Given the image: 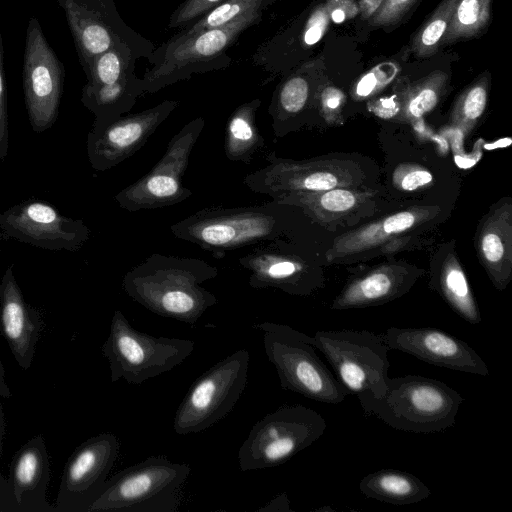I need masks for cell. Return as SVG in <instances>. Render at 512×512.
Listing matches in <instances>:
<instances>
[{"mask_svg":"<svg viewBox=\"0 0 512 512\" xmlns=\"http://www.w3.org/2000/svg\"><path fill=\"white\" fill-rule=\"evenodd\" d=\"M120 451L118 437L97 434L80 444L68 458L55 501V512H87L101 492Z\"/></svg>","mask_w":512,"mask_h":512,"instance_id":"15","label":"cell"},{"mask_svg":"<svg viewBox=\"0 0 512 512\" xmlns=\"http://www.w3.org/2000/svg\"><path fill=\"white\" fill-rule=\"evenodd\" d=\"M343 98L341 91L333 87L325 89L322 93L323 106L331 110L338 108Z\"/></svg>","mask_w":512,"mask_h":512,"instance_id":"43","label":"cell"},{"mask_svg":"<svg viewBox=\"0 0 512 512\" xmlns=\"http://www.w3.org/2000/svg\"><path fill=\"white\" fill-rule=\"evenodd\" d=\"M276 0H226L174 36L185 37L198 31L224 26L241 16L265 10Z\"/></svg>","mask_w":512,"mask_h":512,"instance_id":"30","label":"cell"},{"mask_svg":"<svg viewBox=\"0 0 512 512\" xmlns=\"http://www.w3.org/2000/svg\"><path fill=\"white\" fill-rule=\"evenodd\" d=\"M2 238V231H1V226H0V240Z\"/></svg>","mask_w":512,"mask_h":512,"instance_id":"48","label":"cell"},{"mask_svg":"<svg viewBox=\"0 0 512 512\" xmlns=\"http://www.w3.org/2000/svg\"><path fill=\"white\" fill-rule=\"evenodd\" d=\"M396 104L392 98H386L380 100L379 104L377 105V111L379 114L387 115V114H394L396 112Z\"/></svg>","mask_w":512,"mask_h":512,"instance_id":"45","label":"cell"},{"mask_svg":"<svg viewBox=\"0 0 512 512\" xmlns=\"http://www.w3.org/2000/svg\"><path fill=\"white\" fill-rule=\"evenodd\" d=\"M463 397L448 384L421 375L388 378L380 398H360L366 415L412 433H437L453 427Z\"/></svg>","mask_w":512,"mask_h":512,"instance_id":"3","label":"cell"},{"mask_svg":"<svg viewBox=\"0 0 512 512\" xmlns=\"http://www.w3.org/2000/svg\"><path fill=\"white\" fill-rule=\"evenodd\" d=\"M0 396L3 398L11 397V390L5 379V370L0 358Z\"/></svg>","mask_w":512,"mask_h":512,"instance_id":"46","label":"cell"},{"mask_svg":"<svg viewBox=\"0 0 512 512\" xmlns=\"http://www.w3.org/2000/svg\"><path fill=\"white\" fill-rule=\"evenodd\" d=\"M326 8H333L329 16L335 23H342L348 17H354L358 12L353 0H329Z\"/></svg>","mask_w":512,"mask_h":512,"instance_id":"39","label":"cell"},{"mask_svg":"<svg viewBox=\"0 0 512 512\" xmlns=\"http://www.w3.org/2000/svg\"><path fill=\"white\" fill-rule=\"evenodd\" d=\"M396 74V67L382 63L365 74L356 86V93L361 97L371 94L377 87L387 83Z\"/></svg>","mask_w":512,"mask_h":512,"instance_id":"38","label":"cell"},{"mask_svg":"<svg viewBox=\"0 0 512 512\" xmlns=\"http://www.w3.org/2000/svg\"><path fill=\"white\" fill-rule=\"evenodd\" d=\"M389 349L412 355L438 367L488 376L489 369L480 355L466 342L431 327H390L381 334Z\"/></svg>","mask_w":512,"mask_h":512,"instance_id":"18","label":"cell"},{"mask_svg":"<svg viewBox=\"0 0 512 512\" xmlns=\"http://www.w3.org/2000/svg\"><path fill=\"white\" fill-rule=\"evenodd\" d=\"M142 94L141 78L133 69L112 83H86L82 88L81 102L93 113L92 126L95 127L128 113Z\"/></svg>","mask_w":512,"mask_h":512,"instance_id":"23","label":"cell"},{"mask_svg":"<svg viewBox=\"0 0 512 512\" xmlns=\"http://www.w3.org/2000/svg\"><path fill=\"white\" fill-rule=\"evenodd\" d=\"M446 81V74L439 71L421 81L408 97L406 104L408 114L419 118L431 111L436 106Z\"/></svg>","mask_w":512,"mask_h":512,"instance_id":"32","label":"cell"},{"mask_svg":"<svg viewBox=\"0 0 512 512\" xmlns=\"http://www.w3.org/2000/svg\"><path fill=\"white\" fill-rule=\"evenodd\" d=\"M329 17V13L324 4H321L312 10L299 35V42L303 49L310 47L321 40L327 30Z\"/></svg>","mask_w":512,"mask_h":512,"instance_id":"35","label":"cell"},{"mask_svg":"<svg viewBox=\"0 0 512 512\" xmlns=\"http://www.w3.org/2000/svg\"><path fill=\"white\" fill-rule=\"evenodd\" d=\"M312 338L348 394L358 399L383 395L389 378V348L381 334L367 330H319Z\"/></svg>","mask_w":512,"mask_h":512,"instance_id":"8","label":"cell"},{"mask_svg":"<svg viewBox=\"0 0 512 512\" xmlns=\"http://www.w3.org/2000/svg\"><path fill=\"white\" fill-rule=\"evenodd\" d=\"M425 211L409 210L390 215L340 238L333 249L336 257L364 252L387 239L412 229L423 218Z\"/></svg>","mask_w":512,"mask_h":512,"instance_id":"26","label":"cell"},{"mask_svg":"<svg viewBox=\"0 0 512 512\" xmlns=\"http://www.w3.org/2000/svg\"><path fill=\"white\" fill-rule=\"evenodd\" d=\"M325 419L303 405H284L266 414L251 428L238 452L243 472L281 465L317 441Z\"/></svg>","mask_w":512,"mask_h":512,"instance_id":"9","label":"cell"},{"mask_svg":"<svg viewBox=\"0 0 512 512\" xmlns=\"http://www.w3.org/2000/svg\"><path fill=\"white\" fill-rule=\"evenodd\" d=\"M263 10L249 12L217 28L185 37L172 36L147 57L152 64L141 77L143 93H155L193 74L225 69L231 64L227 50L248 28L258 24Z\"/></svg>","mask_w":512,"mask_h":512,"instance_id":"4","label":"cell"},{"mask_svg":"<svg viewBox=\"0 0 512 512\" xmlns=\"http://www.w3.org/2000/svg\"><path fill=\"white\" fill-rule=\"evenodd\" d=\"M310 86L301 71L286 77L275 89L268 112L272 117L274 134L278 137L288 132L293 121L307 106Z\"/></svg>","mask_w":512,"mask_h":512,"instance_id":"27","label":"cell"},{"mask_svg":"<svg viewBox=\"0 0 512 512\" xmlns=\"http://www.w3.org/2000/svg\"><path fill=\"white\" fill-rule=\"evenodd\" d=\"M218 273L216 266L202 259L153 253L126 272L122 288L149 311L193 325L217 303L201 284Z\"/></svg>","mask_w":512,"mask_h":512,"instance_id":"1","label":"cell"},{"mask_svg":"<svg viewBox=\"0 0 512 512\" xmlns=\"http://www.w3.org/2000/svg\"><path fill=\"white\" fill-rule=\"evenodd\" d=\"M434 288L463 320L479 324L481 315L466 276L457 262L444 264L433 282Z\"/></svg>","mask_w":512,"mask_h":512,"instance_id":"28","label":"cell"},{"mask_svg":"<svg viewBox=\"0 0 512 512\" xmlns=\"http://www.w3.org/2000/svg\"><path fill=\"white\" fill-rule=\"evenodd\" d=\"M415 280L407 270L383 267L350 281L334 299L332 310L364 308L387 303L406 293Z\"/></svg>","mask_w":512,"mask_h":512,"instance_id":"22","label":"cell"},{"mask_svg":"<svg viewBox=\"0 0 512 512\" xmlns=\"http://www.w3.org/2000/svg\"><path fill=\"white\" fill-rule=\"evenodd\" d=\"M249 360V352L240 349L203 373L178 406L173 420L175 433H200L228 415L244 393Z\"/></svg>","mask_w":512,"mask_h":512,"instance_id":"10","label":"cell"},{"mask_svg":"<svg viewBox=\"0 0 512 512\" xmlns=\"http://www.w3.org/2000/svg\"><path fill=\"white\" fill-rule=\"evenodd\" d=\"M486 104V81H479L462 96L458 105V113L465 121L474 122L483 114Z\"/></svg>","mask_w":512,"mask_h":512,"instance_id":"34","label":"cell"},{"mask_svg":"<svg viewBox=\"0 0 512 512\" xmlns=\"http://www.w3.org/2000/svg\"><path fill=\"white\" fill-rule=\"evenodd\" d=\"M226 0H184L170 15L168 28L184 29Z\"/></svg>","mask_w":512,"mask_h":512,"instance_id":"33","label":"cell"},{"mask_svg":"<svg viewBox=\"0 0 512 512\" xmlns=\"http://www.w3.org/2000/svg\"><path fill=\"white\" fill-rule=\"evenodd\" d=\"M178 105L177 100H164L141 112L122 115L103 125L92 126L86 143L91 167L104 172L131 157Z\"/></svg>","mask_w":512,"mask_h":512,"instance_id":"16","label":"cell"},{"mask_svg":"<svg viewBox=\"0 0 512 512\" xmlns=\"http://www.w3.org/2000/svg\"><path fill=\"white\" fill-rule=\"evenodd\" d=\"M432 181V175L426 170H414L407 173L401 180L404 190L412 191Z\"/></svg>","mask_w":512,"mask_h":512,"instance_id":"40","label":"cell"},{"mask_svg":"<svg viewBox=\"0 0 512 512\" xmlns=\"http://www.w3.org/2000/svg\"><path fill=\"white\" fill-rule=\"evenodd\" d=\"M293 208L275 200L244 207H208L174 223L170 231L177 239L221 258L244 247L281 242L292 229Z\"/></svg>","mask_w":512,"mask_h":512,"instance_id":"2","label":"cell"},{"mask_svg":"<svg viewBox=\"0 0 512 512\" xmlns=\"http://www.w3.org/2000/svg\"><path fill=\"white\" fill-rule=\"evenodd\" d=\"M44 327L38 309L28 304L13 273L6 268L0 282V330L21 369L31 367Z\"/></svg>","mask_w":512,"mask_h":512,"instance_id":"19","label":"cell"},{"mask_svg":"<svg viewBox=\"0 0 512 512\" xmlns=\"http://www.w3.org/2000/svg\"><path fill=\"white\" fill-rule=\"evenodd\" d=\"M456 0H444L413 40L412 49L416 56L428 57L434 54L452 18Z\"/></svg>","mask_w":512,"mask_h":512,"instance_id":"31","label":"cell"},{"mask_svg":"<svg viewBox=\"0 0 512 512\" xmlns=\"http://www.w3.org/2000/svg\"><path fill=\"white\" fill-rule=\"evenodd\" d=\"M205 126L203 117L186 123L169 141L153 168L119 191L114 199L129 212L175 205L192 196L182 183L191 152Z\"/></svg>","mask_w":512,"mask_h":512,"instance_id":"12","label":"cell"},{"mask_svg":"<svg viewBox=\"0 0 512 512\" xmlns=\"http://www.w3.org/2000/svg\"><path fill=\"white\" fill-rule=\"evenodd\" d=\"M384 0H361L360 9L364 17L373 16L381 7Z\"/></svg>","mask_w":512,"mask_h":512,"instance_id":"44","label":"cell"},{"mask_svg":"<svg viewBox=\"0 0 512 512\" xmlns=\"http://www.w3.org/2000/svg\"><path fill=\"white\" fill-rule=\"evenodd\" d=\"M189 339L155 337L136 330L120 310H115L101 352L107 359L112 382L124 379L140 385L168 372L193 352Z\"/></svg>","mask_w":512,"mask_h":512,"instance_id":"7","label":"cell"},{"mask_svg":"<svg viewBox=\"0 0 512 512\" xmlns=\"http://www.w3.org/2000/svg\"><path fill=\"white\" fill-rule=\"evenodd\" d=\"M191 468L150 456L107 479L87 512H177Z\"/></svg>","mask_w":512,"mask_h":512,"instance_id":"5","label":"cell"},{"mask_svg":"<svg viewBox=\"0 0 512 512\" xmlns=\"http://www.w3.org/2000/svg\"><path fill=\"white\" fill-rule=\"evenodd\" d=\"M50 459L41 434L29 439L14 454L7 478L16 512H55L47 500Z\"/></svg>","mask_w":512,"mask_h":512,"instance_id":"21","label":"cell"},{"mask_svg":"<svg viewBox=\"0 0 512 512\" xmlns=\"http://www.w3.org/2000/svg\"><path fill=\"white\" fill-rule=\"evenodd\" d=\"M360 492L387 504L404 506L416 504L431 495V490L415 475L398 469H381L364 476Z\"/></svg>","mask_w":512,"mask_h":512,"instance_id":"24","label":"cell"},{"mask_svg":"<svg viewBox=\"0 0 512 512\" xmlns=\"http://www.w3.org/2000/svg\"><path fill=\"white\" fill-rule=\"evenodd\" d=\"M4 433H5V420H4V413H3L2 403H1V400H0V457H1L2 453H3Z\"/></svg>","mask_w":512,"mask_h":512,"instance_id":"47","label":"cell"},{"mask_svg":"<svg viewBox=\"0 0 512 512\" xmlns=\"http://www.w3.org/2000/svg\"><path fill=\"white\" fill-rule=\"evenodd\" d=\"M2 237L50 251L76 252L91 231L81 219L61 214L50 203L29 199L0 214Z\"/></svg>","mask_w":512,"mask_h":512,"instance_id":"14","label":"cell"},{"mask_svg":"<svg viewBox=\"0 0 512 512\" xmlns=\"http://www.w3.org/2000/svg\"><path fill=\"white\" fill-rule=\"evenodd\" d=\"M3 64V42L0 28V161H5L9 150L7 86Z\"/></svg>","mask_w":512,"mask_h":512,"instance_id":"36","label":"cell"},{"mask_svg":"<svg viewBox=\"0 0 512 512\" xmlns=\"http://www.w3.org/2000/svg\"><path fill=\"white\" fill-rule=\"evenodd\" d=\"M261 512H291L290 501L286 493H281L274 497L263 507L258 509Z\"/></svg>","mask_w":512,"mask_h":512,"instance_id":"41","label":"cell"},{"mask_svg":"<svg viewBox=\"0 0 512 512\" xmlns=\"http://www.w3.org/2000/svg\"><path fill=\"white\" fill-rule=\"evenodd\" d=\"M268 164L247 174L244 185L255 193L265 194L273 200L300 194L314 193L349 184L344 167L324 160L294 161L283 159L274 151L268 153Z\"/></svg>","mask_w":512,"mask_h":512,"instance_id":"17","label":"cell"},{"mask_svg":"<svg viewBox=\"0 0 512 512\" xmlns=\"http://www.w3.org/2000/svg\"><path fill=\"white\" fill-rule=\"evenodd\" d=\"M261 100L255 98L239 105L230 115L225 130L224 152L233 162L249 164L264 147V138L256 125Z\"/></svg>","mask_w":512,"mask_h":512,"instance_id":"25","label":"cell"},{"mask_svg":"<svg viewBox=\"0 0 512 512\" xmlns=\"http://www.w3.org/2000/svg\"><path fill=\"white\" fill-rule=\"evenodd\" d=\"M254 327L264 333L265 353L283 389L327 404L344 401L348 393L317 355L312 336L268 321Z\"/></svg>","mask_w":512,"mask_h":512,"instance_id":"6","label":"cell"},{"mask_svg":"<svg viewBox=\"0 0 512 512\" xmlns=\"http://www.w3.org/2000/svg\"><path fill=\"white\" fill-rule=\"evenodd\" d=\"M238 262L250 272L248 282L255 289L278 288L292 295H307L316 284L307 266L281 242L255 245Z\"/></svg>","mask_w":512,"mask_h":512,"instance_id":"20","label":"cell"},{"mask_svg":"<svg viewBox=\"0 0 512 512\" xmlns=\"http://www.w3.org/2000/svg\"><path fill=\"white\" fill-rule=\"evenodd\" d=\"M491 0H456L443 43L470 38L482 31L490 18Z\"/></svg>","mask_w":512,"mask_h":512,"instance_id":"29","label":"cell"},{"mask_svg":"<svg viewBox=\"0 0 512 512\" xmlns=\"http://www.w3.org/2000/svg\"><path fill=\"white\" fill-rule=\"evenodd\" d=\"M65 68L49 45L36 17L28 21L23 61L24 101L31 128L41 133L55 123Z\"/></svg>","mask_w":512,"mask_h":512,"instance_id":"13","label":"cell"},{"mask_svg":"<svg viewBox=\"0 0 512 512\" xmlns=\"http://www.w3.org/2000/svg\"><path fill=\"white\" fill-rule=\"evenodd\" d=\"M63 9L79 62L86 73L103 52L118 48L147 58L154 44L129 27L114 0H55Z\"/></svg>","mask_w":512,"mask_h":512,"instance_id":"11","label":"cell"},{"mask_svg":"<svg viewBox=\"0 0 512 512\" xmlns=\"http://www.w3.org/2000/svg\"><path fill=\"white\" fill-rule=\"evenodd\" d=\"M0 512H16L7 479L0 472Z\"/></svg>","mask_w":512,"mask_h":512,"instance_id":"42","label":"cell"},{"mask_svg":"<svg viewBox=\"0 0 512 512\" xmlns=\"http://www.w3.org/2000/svg\"><path fill=\"white\" fill-rule=\"evenodd\" d=\"M416 0H385L373 15L371 24L374 26H392L414 5Z\"/></svg>","mask_w":512,"mask_h":512,"instance_id":"37","label":"cell"}]
</instances>
